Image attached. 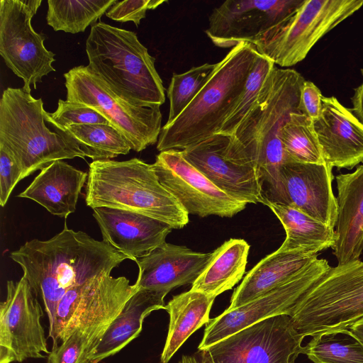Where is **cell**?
Listing matches in <instances>:
<instances>
[{
    "label": "cell",
    "mask_w": 363,
    "mask_h": 363,
    "mask_svg": "<svg viewBox=\"0 0 363 363\" xmlns=\"http://www.w3.org/2000/svg\"><path fill=\"white\" fill-rule=\"evenodd\" d=\"M43 303L52 335L57 308L69 289L91 280L111 275L112 270L129 257L104 241L83 231L62 230L47 240L27 241L10 253Z\"/></svg>",
    "instance_id": "1"
},
{
    "label": "cell",
    "mask_w": 363,
    "mask_h": 363,
    "mask_svg": "<svg viewBox=\"0 0 363 363\" xmlns=\"http://www.w3.org/2000/svg\"><path fill=\"white\" fill-rule=\"evenodd\" d=\"M303 76L289 68H274L264 82L258 97L230 137L226 155L256 168L268 188L270 201L279 186V172L285 162L280 130L290 114L300 112Z\"/></svg>",
    "instance_id": "2"
},
{
    "label": "cell",
    "mask_w": 363,
    "mask_h": 363,
    "mask_svg": "<svg viewBox=\"0 0 363 363\" xmlns=\"http://www.w3.org/2000/svg\"><path fill=\"white\" fill-rule=\"evenodd\" d=\"M86 52L87 68L120 99L139 107L164 103L155 60L135 33L96 23L86 40Z\"/></svg>",
    "instance_id": "3"
},
{
    "label": "cell",
    "mask_w": 363,
    "mask_h": 363,
    "mask_svg": "<svg viewBox=\"0 0 363 363\" xmlns=\"http://www.w3.org/2000/svg\"><path fill=\"white\" fill-rule=\"evenodd\" d=\"M85 201L92 209L109 207L141 213L184 228L189 213L162 185L153 169L138 158L96 160L89 165Z\"/></svg>",
    "instance_id": "4"
},
{
    "label": "cell",
    "mask_w": 363,
    "mask_h": 363,
    "mask_svg": "<svg viewBox=\"0 0 363 363\" xmlns=\"http://www.w3.org/2000/svg\"><path fill=\"white\" fill-rule=\"evenodd\" d=\"M257 53L254 45L241 43L217 62L209 80L191 103L173 122L162 128L157 150H182L219 133L242 91Z\"/></svg>",
    "instance_id": "5"
},
{
    "label": "cell",
    "mask_w": 363,
    "mask_h": 363,
    "mask_svg": "<svg viewBox=\"0 0 363 363\" xmlns=\"http://www.w3.org/2000/svg\"><path fill=\"white\" fill-rule=\"evenodd\" d=\"M42 99L23 88L8 87L0 100V145L13 157L22 179L52 162L86 155L65 133L45 125Z\"/></svg>",
    "instance_id": "6"
},
{
    "label": "cell",
    "mask_w": 363,
    "mask_h": 363,
    "mask_svg": "<svg viewBox=\"0 0 363 363\" xmlns=\"http://www.w3.org/2000/svg\"><path fill=\"white\" fill-rule=\"evenodd\" d=\"M289 316L304 337L336 335L363 318V262L330 267L302 296Z\"/></svg>",
    "instance_id": "7"
},
{
    "label": "cell",
    "mask_w": 363,
    "mask_h": 363,
    "mask_svg": "<svg viewBox=\"0 0 363 363\" xmlns=\"http://www.w3.org/2000/svg\"><path fill=\"white\" fill-rule=\"evenodd\" d=\"M67 101L85 104L102 115L140 152L157 143L162 130L160 106H135L112 93L86 66L64 74Z\"/></svg>",
    "instance_id": "8"
},
{
    "label": "cell",
    "mask_w": 363,
    "mask_h": 363,
    "mask_svg": "<svg viewBox=\"0 0 363 363\" xmlns=\"http://www.w3.org/2000/svg\"><path fill=\"white\" fill-rule=\"evenodd\" d=\"M137 291L126 277L111 275L69 289L57 308L52 349L77 330L105 333Z\"/></svg>",
    "instance_id": "9"
},
{
    "label": "cell",
    "mask_w": 363,
    "mask_h": 363,
    "mask_svg": "<svg viewBox=\"0 0 363 363\" xmlns=\"http://www.w3.org/2000/svg\"><path fill=\"white\" fill-rule=\"evenodd\" d=\"M362 6V0H305L271 38L255 46L257 50L281 67L295 65L323 35Z\"/></svg>",
    "instance_id": "10"
},
{
    "label": "cell",
    "mask_w": 363,
    "mask_h": 363,
    "mask_svg": "<svg viewBox=\"0 0 363 363\" xmlns=\"http://www.w3.org/2000/svg\"><path fill=\"white\" fill-rule=\"evenodd\" d=\"M41 0L0 1V55L6 66L24 82L23 89L30 93L43 77L55 72L52 51L44 45L45 36L36 33L31 19Z\"/></svg>",
    "instance_id": "11"
},
{
    "label": "cell",
    "mask_w": 363,
    "mask_h": 363,
    "mask_svg": "<svg viewBox=\"0 0 363 363\" xmlns=\"http://www.w3.org/2000/svg\"><path fill=\"white\" fill-rule=\"evenodd\" d=\"M305 0H228L214 8L205 30L221 48L247 43L257 45L271 38Z\"/></svg>",
    "instance_id": "12"
},
{
    "label": "cell",
    "mask_w": 363,
    "mask_h": 363,
    "mask_svg": "<svg viewBox=\"0 0 363 363\" xmlns=\"http://www.w3.org/2000/svg\"><path fill=\"white\" fill-rule=\"evenodd\" d=\"M304 337L289 315L267 318L206 348L213 363H295Z\"/></svg>",
    "instance_id": "13"
},
{
    "label": "cell",
    "mask_w": 363,
    "mask_h": 363,
    "mask_svg": "<svg viewBox=\"0 0 363 363\" xmlns=\"http://www.w3.org/2000/svg\"><path fill=\"white\" fill-rule=\"evenodd\" d=\"M43 315L24 276L7 281L6 297L0 303V363H20L50 354L41 322Z\"/></svg>",
    "instance_id": "14"
},
{
    "label": "cell",
    "mask_w": 363,
    "mask_h": 363,
    "mask_svg": "<svg viewBox=\"0 0 363 363\" xmlns=\"http://www.w3.org/2000/svg\"><path fill=\"white\" fill-rule=\"evenodd\" d=\"M325 259H313L298 274L259 298L232 311H225L206 324L199 350L272 316L291 311L302 296L329 269Z\"/></svg>",
    "instance_id": "15"
},
{
    "label": "cell",
    "mask_w": 363,
    "mask_h": 363,
    "mask_svg": "<svg viewBox=\"0 0 363 363\" xmlns=\"http://www.w3.org/2000/svg\"><path fill=\"white\" fill-rule=\"evenodd\" d=\"M152 167L162 185L189 214L231 218L246 207L213 184L181 150L160 152Z\"/></svg>",
    "instance_id": "16"
},
{
    "label": "cell",
    "mask_w": 363,
    "mask_h": 363,
    "mask_svg": "<svg viewBox=\"0 0 363 363\" xmlns=\"http://www.w3.org/2000/svg\"><path fill=\"white\" fill-rule=\"evenodd\" d=\"M230 140L229 135L216 133L181 151L189 163L234 199L264 204L263 182L257 169L227 156Z\"/></svg>",
    "instance_id": "17"
},
{
    "label": "cell",
    "mask_w": 363,
    "mask_h": 363,
    "mask_svg": "<svg viewBox=\"0 0 363 363\" xmlns=\"http://www.w3.org/2000/svg\"><path fill=\"white\" fill-rule=\"evenodd\" d=\"M332 169L328 164L284 162L279 189L269 202L295 207L335 228L337 202L332 187Z\"/></svg>",
    "instance_id": "18"
},
{
    "label": "cell",
    "mask_w": 363,
    "mask_h": 363,
    "mask_svg": "<svg viewBox=\"0 0 363 363\" xmlns=\"http://www.w3.org/2000/svg\"><path fill=\"white\" fill-rule=\"evenodd\" d=\"M313 124L326 164L352 169L363 162V124L335 96H322Z\"/></svg>",
    "instance_id": "19"
},
{
    "label": "cell",
    "mask_w": 363,
    "mask_h": 363,
    "mask_svg": "<svg viewBox=\"0 0 363 363\" xmlns=\"http://www.w3.org/2000/svg\"><path fill=\"white\" fill-rule=\"evenodd\" d=\"M103 241L135 261L166 241L172 228L167 223L133 211L109 207L93 209Z\"/></svg>",
    "instance_id": "20"
},
{
    "label": "cell",
    "mask_w": 363,
    "mask_h": 363,
    "mask_svg": "<svg viewBox=\"0 0 363 363\" xmlns=\"http://www.w3.org/2000/svg\"><path fill=\"white\" fill-rule=\"evenodd\" d=\"M212 253L198 252L186 246L165 242L135 261L139 273L134 284L138 289L167 293L174 288L193 284L208 263Z\"/></svg>",
    "instance_id": "21"
},
{
    "label": "cell",
    "mask_w": 363,
    "mask_h": 363,
    "mask_svg": "<svg viewBox=\"0 0 363 363\" xmlns=\"http://www.w3.org/2000/svg\"><path fill=\"white\" fill-rule=\"evenodd\" d=\"M335 180L337 218L332 248L337 264L343 265L359 259L363 252V165Z\"/></svg>",
    "instance_id": "22"
},
{
    "label": "cell",
    "mask_w": 363,
    "mask_h": 363,
    "mask_svg": "<svg viewBox=\"0 0 363 363\" xmlns=\"http://www.w3.org/2000/svg\"><path fill=\"white\" fill-rule=\"evenodd\" d=\"M88 173L63 160L44 168L30 185L18 195L34 201L54 216L66 218L76 210Z\"/></svg>",
    "instance_id": "23"
},
{
    "label": "cell",
    "mask_w": 363,
    "mask_h": 363,
    "mask_svg": "<svg viewBox=\"0 0 363 363\" xmlns=\"http://www.w3.org/2000/svg\"><path fill=\"white\" fill-rule=\"evenodd\" d=\"M317 257L303 251L277 250L247 273L234 290L226 311L240 307L285 283Z\"/></svg>",
    "instance_id": "24"
},
{
    "label": "cell",
    "mask_w": 363,
    "mask_h": 363,
    "mask_svg": "<svg viewBox=\"0 0 363 363\" xmlns=\"http://www.w3.org/2000/svg\"><path fill=\"white\" fill-rule=\"evenodd\" d=\"M167 294L138 289L107 329L91 357V363H99L118 353L136 338L142 331L145 318L154 311L165 309L164 298Z\"/></svg>",
    "instance_id": "25"
},
{
    "label": "cell",
    "mask_w": 363,
    "mask_h": 363,
    "mask_svg": "<svg viewBox=\"0 0 363 363\" xmlns=\"http://www.w3.org/2000/svg\"><path fill=\"white\" fill-rule=\"evenodd\" d=\"M216 297L190 289L173 296L165 306L169 324L162 363H167L185 341L209 320Z\"/></svg>",
    "instance_id": "26"
},
{
    "label": "cell",
    "mask_w": 363,
    "mask_h": 363,
    "mask_svg": "<svg viewBox=\"0 0 363 363\" xmlns=\"http://www.w3.org/2000/svg\"><path fill=\"white\" fill-rule=\"evenodd\" d=\"M264 205L278 218L286 232L285 240L279 247V250H297L317 255L334 245L336 240L335 228L295 207L269 201Z\"/></svg>",
    "instance_id": "27"
},
{
    "label": "cell",
    "mask_w": 363,
    "mask_h": 363,
    "mask_svg": "<svg viewBox=\"0 0 363 363\" xmlns=\"http://www.w3.org/2000/svg\"><path fill=\"white\" fill-rule=\"evenodd\" d=\"M249 244L230 238L215 250L191 290L216 297L231 289L242 278L247 262Z\"/></svg>",
    "instance_id": "28"
},
{
    "label": "cell",
    "mask_w": 363,
    "mask_h": 363,
    "mask_svg": "<svg viewBox=\"0 0 363 363\" xmlns=\"http://www.w3.org/2000/svg\"><path fill=\"white\" fill-rule=\"evenodd\" d=\"M55 130L72 138L93 161L111 160L132 150L126 138L111 124L74 125Z\"/></svg>",
    "instance_id": "29"
},
{
    "label": "cell",
    "mask_w": 363,
    "mask_h": 363,
    "mask_svg": "<svg viewBox=\"0 0 363 363\" xmlns=\"http://www.w3.org/2000/svg\"><path fill=\"white\" fill-rule=\"evenodd\" d=\"M117 0H49L47 23L54 30L76 34L95 24Z\"/></svg>",
    "instance_id": "30"
},
{
    "label": "cell",
    "mask_w": 363,
    "mask_h": 363,
    "mask_svg": "<svg viewBox=\"0 0 363 363\" xmlns=\"http://www.w3.org/2000/svg\"><path fill=\"white\" fill-rule=\"evenodd\" d=\"M279 138L286 162L326 164L312 119L301 112L291 113Z\"/></svg>",
    "instance_id": "31"
},
{
    "label": "cell",
    "mask_w": 363,
    "mask_h": 363,
    "mask_svg": "<svg viewBox=\"0 0 363 363\" xmlns=\"http://www.w3.org/2000/svg\"><path fill=\"white\" fill-rule=\"evenodd\" d=\"M275 67L276 65L269 57L259 52L257 54L242 91L224 121L219 133L229 136L233 135L257 100L266 79Z\"/></svg>",
    "instance_id": "32"
},
{
    "label": "cell",
    "mask_w": 363,
    "mask_h": 363,
    "mask_svg": "<svg viewBox=\"0 0 363 363\" xmlns=\"http://www.w3.org/2000/svg\"><path fill=\"white\" fill-rule=\"evenodd\" d=\"M216 64L204 63L181 74H174L167 89L169 111L165 124L173 122L191 103L213 74Z\"/></svg>",
    "instance_id": "33"
},
{
    "label": "cell",
    "mask_w": 363,
    "mask_h": 363,
    "mask_svg": "<svg viewBox=\"0 0 363 363\" xmlns=\"http://www.w3.org/2000/svg\"><path fill=\"white\" fill-rule=\"evenodd\" d=\"M335 335H315L303 347V354L313 363H363V346L347 343Z\"/></svg>",
    "instance_id": "34"
},
{
    "label": "cell",
    "mask_w": 363,
    "mask_h": 363,
    "mask_svg": "<svg viewBox=\"0 0 363 363\" xmlns=\"http://www.w3.org/2000/svg\"><path fill=\"white\" fill-rule=\"evenodd\" d=\"M104 334L75 331L59 346L51 350L47 363H91V357Z\"/></svg>",
    "instance_id": "35"
},
{
    "label": "cell",
    "mask_w": 363,
    "mask_h": 363,
    "mask_svg": "<svg viewBox=\"0 0 363 363\" xmlns=\"http://www.w3.org/2000/svg\"><path fill=\"white\" fill-rule=\"evenodd\" d=\"M45 121L55 129L65 128L74 125L111 124L94 108L81 103L62 99H59L55 111H45Z\"/></svg>",
    "instance_id": "36"
},
{
    "label": "cell",
    "mask_w": 363,
    "mask_h": 363,
    "mask_svg": "<svg viewBox=\"0 0 363 363\" xmlns=\"http://www.w3.org/2000/svg\"><path fill=\"white\" fill-rule=\"evenodd\" d=\"M165 0H125L117 1L106 13L109 18L125 23L133 21L136 26L145 18L148 10L155 9Z\"/></svg>",
    "instance_id": "37"
},
{
    "label": "cell",
    "mask_w": 363,
    "mask_h": 363,
    "mask_svg": "<svg viewBox=\"0 0 363 363\" xmlns=\"http://www.w3.org/2000/svg\"><path fill=\"white\" fill-rule=\"evenodd\" d=\"M22 180V172L11 153L0 145V205L4 207L14 187Z\"/></svg>",
    "instance_id": "38"
},
{
    "label": "cell",
    "mask_w": 363,
    "mask_h": 363,
    "mask_svg": "<svg viewBox=\"0 0 363 363\" xmlns=\"http://www.w3.org/2000/svg\"><path fill=\"white\" fill-rule=\"evenodd\" d=\"M322 96L319 88L312 82L306 80L301 91L300 112L315 121L320 113Z\"/></svg>",
    "instance_id": "39"
},
{
    "label": "cell",
    "mask_w": 363,
    "mask_h": 363,
    "mask_svg": "<svg viewBox=\"0 0 363 363\" xmlns=\"http://www.w3.org/2000/svg\"><path fill=\"white\" fill-rule=\"evenodd\" d=\"M339 334L349 335L363 346V318L341 330Z\"/></svg>",
    "instance_id": "40"
},
{
    "label": "cell",
    "mask_w": 363,
    "mask_h": 363,
    "mask_svg": "<svg viewBox=\"0 0 363 363\" xmlns=\"http://www.w3.org/2000/svg\"><path fill=\"white\" fill-rule=\"evenodd\" d=\"M352 101V111L363 124V83L354 89Z\"/></svg>",
    "instance_id": "41"
},
{
    "label": "cell",
    "mask_w": 363,
    "mask_h": 363,
    "mask_svg": "<svg viewBox=\"0 0 363 363\" xmlns=\"http://www.w3.org/2000/svg\"><path fill=\"white\" fill-rule=\"evenodd\" d=\"M177 363H213L207 349L199 350L192 355L182 356Z\"/></svg>",
    "instance_id": "42"
},
{
    "label": "cell",
    "mask_w": 363,
    "mask_h": 363,
    "mask_svg": "<svg viewBox=\"0 0 363 363\" xmlns=\"http://www.w3.org/2000/svg\"><path fill=\"white\" fill-rule=\"evenodd\" d=\"M361 72H362V74L363 76V69L361 70Z\"/></svg>",
    "instance_id": "43"
}]
</instances>
